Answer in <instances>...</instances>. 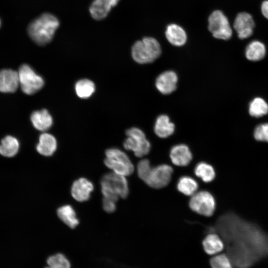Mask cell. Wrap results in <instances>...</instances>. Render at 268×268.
<instances>
[{
  "label": "cell",
  "mask_w": 268,
  "mask_h": 268,
  "mask_svg": "<svg viewBox=\"0 0 268 268\" xmlns=\"http://www.w3.org/2000/svg\"><path fill=\"white\" fill-rule=\"evenodd\" d=\"M216 228L226 242L227 256L237 268H248L268 256V236L233 214L220 217Z\"/></svg>",
  "instance_id": "6da1fadb"
},
{
  "label": "cell",
  "mask_w": 268,
  "mask_h": 268,
  "mask_svg": "<svg viewBox=\"0 0 268 268\" xmlns=\"http://www.w3.org/2000/svg\"><path fill=\"white\" fill-rule=\"evenodd\" d=\"M59 24L58 19L54 15L45 13L29 24L28 33L37 44L45 45L52 40Z\"/></svg>",
  "instance_id": "7a4b0ae2"
},
{
  "label": "cell",
  "mask_w": 268,
  "mask_h": 268,
  "mask_svg": "<svg viewBox=\"0 0 268 268\" xmlns=\"http://www.w3.org/2000/svg\"><path fill=\"white\" fill-rule=\"evenodd\" d=\"M101 186L104 198L117 201L119 198L124 199L129 195V185L126 176L113 172L103 176Z\"/></svg>",
  "instance_id": "3957f363"
},
{
  "label": "cell",
  "mask_w": 268,
  "mask_h": 268,
  "mask_svg": "<svg viewBox=\"0 0 268 268\" xmlns=\"http://www.w3.org/2000/svg\"><path fill=\"white\" fill-rule=\"evenodd\" d=\"M161 49L157 40L146 37L136 41L132 48L133 60L140 64L153 62L160 55Z\"/></svg>",
  "instance_id": "277c9868"
},
{
  "label": "cell",
  "mask_w": 268,
  "mask_h": 268,
  "mask_svg": "<svg viewBox=\"0 0 268 268\" xmlns=\"http://www.w3.org/2000/svg\"><path fill=\"white\" fill-rule=\"evenodd\" d=\"M105 165L113 172L127 176L134 171V166L127 154L121 150L112 148L106 150Z\"/></svg>",
  "instance_id": "5b68a950"
},
{
  "label": "cell",
  "mask_w": 268,
  "mask_h": 268,
  "mask_svg": "<svg viewBox=\"0 0 268 268\" xmlns=\"http://www.w3.org/2000/svg\"><path fill=\"white\" fill-rule=\"evenodd\" d=\"M126 134L127 138L123 144L126 149L132 151L138 157H142L149 152L151 144L142 130L133 127L127 130Z\"/></svg>",
  "instance_id": "8992f818"
},
{
  "label": "cell",
  "mask_w": 268,
  "mask_h": 268,
  "mask_svg": "<svg viewBox=\"0 0 268 268\" xmlns=\"http://www.w3.org/2000/svg\"><path fill=\"white\" fill-rule=\"evenodd\" d=\"M18 73L19 86L26 94L35 93L44 85L43 78L27 64L22 65L19 68Z\"/></svg>",
  "instance_id": "52a82bcc"
},
{
  "label": "cell",
  "mask_w": 268,
  "mask_h": 268,
  "mask_svg": "<svg viewBox=\"0 0 268 268\" xmlns=\"http://www.w3.org/2000/svg\"><path fill=\"white\" fill-rule=\"evenodd\" d=\"M189 205L196 213L209 217L212 215L215 211L216 202L210 193L202 190L197 192L192 196Z\"/></svg>",
  "instance_id": "ba28073f"
},
{
  "label": "cell",
  "mask_w": 268,
  "mask_h": 268,
  "mask_svg": "<svg viewBox=\"0 0 268 268\" xmlns=\"http://www.w3.org/2000/svg\"><path fill=\"white\" fill-rule=\"evenodd\" d=\"M208 29L217 39L229 40L232 31L227 17L220 10H215L209 15Z\"/></svg>",
  "instance_id": "9c48e42d"
},
{
  "label": "cell",
  "mask_w": 268,
  "mask_h": 268,
  "mask_svg": "<svg viewBox=\"0 0 268 268\" xmlns=\"http://www.w3.org/2000/svg\"><path fill=\"white\" fill-rule=\"evenodd\" d=\"M173 172V168L167 164L152 166L144 182L152 188L161 189L169 184Z\"/></svg>",
  "instance_id": "30bf717a"
},
{
  "label": "cell",
  "mask_w": 268,
  "mask_h": 268,
  "mask_svg": "<svg viewBox=\"0 0 268 268\" xmlns=\"http://www.w3.org/2000/svg\"><path fill=\"white\" fill-rule=\"evenodd\" d=\"M233 26L238 37L243 39L252 35L255 23L251 15L247 12H242L237 15Z\"/></svg>",
  "instance_id": "8fae6325"
},
{
  "label": "cell",
  "mask_w": 268,
  "mask_h": 268,
  "mask_svg": "<svg viewBox=\"0 0 268 268\" xmlns=\"http://www.w3.org/2000/svg\"><path fill=\"white\" fill-rule=\"evenodd\" d=\"M178 76L172 70L165 71L156 78L155 86L162 94L167 95L172 93L177 87Z\"/></svg>",
  "instance_id": "7c38bea8"
},
{
  "label": "cell",
  "mask_w": 268,
  "mask_h": 268,
  "mask_svg": "<svg viewBox=\"0 0 268 268\" xmlns=\"http://www.w3.org/2000/svg\"><path fill=\"white\" fill-rule=\"evenodd\" d=\"M172 162L175 165L184 167L188 165L193 159V154L189 147L185 144H178L172 147L169 154Z\"/></svg>",
  "instance_id": "4fadbf2b"
},
{
  "label": "cell",
  "mask_w": 268,
  "mask_h": 268,
  "mask_svg": "<svg viewBox=\"0 0 268 268\" xmlns=\"http://www.w3.org/2000/svg\"><path fill=\"white\" fill-rule=\"evenodd\" d=\"M19 86L18 72L11 69L0 70V91L13 93Z\"/></svg>",
  "instance_id": "5bb4252c"
},
{
  "label": "cell",
  "mask_w": 268,
  "mask_h": 268,
  "mask_svg": "<svg viewBox=\"0 0 268 268\" xmlns=\"http://www.w3.org/2000/svg\"><path fill=\"white\" fill-rule=\"evenodd\" d=\"M93 188V185L90 181L81 178L75 181L72 184L71 194L77 201H84L89 199Z\"/></svg>",
  "instance_id": "9a60e30c"
},
{
  "label": "cell",
  "mask_w": 268,
  "mask_h": 268,
  "mask_svg": "<svg viewBox=\"0 0 268 268\" xmlns=\"http://www.w3.org/2000/svg\"><path fill=\"white\" fill-rule=\"evenodd\" d=\"M120 0H94L90 5L89 11L91 16L96 20L105 18L111 8L116 6Z\"/></svg>",
  "instance_id": "2e32d148"
},
{
  "label": "cell",
  "mask_w": 268,
  "mask_h": 268,
  "mask_svg": "<svg viewBox=\"0 0 268 268\" xmlns=\"http://www.w3.org/2000/svg\"><path fill=\"white\" fill-rule=\"evenodd\" d=\"M165 35L169 42L175 46H182L185 44L187 40L185 31L176 24L168 25L165 31Z\"/></svg>",
  "instance_id": "e0dca14e"
},
{
  "label": "cell",
  "mask_w": 268,
  "mask_h": 268,
  "mask_svg": "<svg viewBox=\"0 0 268 268\" xmlns=\"http://www.w3.org/2000/svg\"><path fill=\"white\" fill-rule=\"evenodd\" d=\"M30 120L34 127L40 131L48 130L53 124V118L46 109L33 112L31 115Z\"/></svg>",
  "instance_id": "ac0fdd59"
},
{
  "label": "cell",
  "mask_w": 268,
  "mask_h": 268,
  "mask_svg": "<svg viewBox=\"0 0 268 268\" xmlns=\"http://www.w3.org/2000/svg\"><path fill=\"white\" fill-rule=\"evenodd\" d=\"M57 147V142L53 135L45 133L40 135L36 149L40 154L50 156L53 154Z\"/></svg>",
  "instance_id": "d6986e66"
},
{
  "label": "cell",
  "mask_w": 268,
  "mask_h": 268,
  "mask_svg": "<svg viewBox=\"0 0 268 268\" xmlns=\"http://www.w3.org/2000/svg\"><path fill=\"white\" fill-rule=\"evenodd\" d=\"M154 131L160 138H166L171 135L175 131V125L166 115L159 116L156 120Z\"/></svg>",
  "instance_id": "ffe728a7"
},
{
  "label": "cell",
  "mask_w": 268,
  "mask_h": 268,
  "mask_svg": "<svg viewBox=\"0 0 268 268\" xmlns=\"http://www.w3.org/2000/svg\"><path fill=\"white\" fill-rule=\"evenodd\" d=\"M204 251L208 255H214L220 252L224 247L223 240L217 234H208L202 241Z\"/></svg>",
  "instance_id": "44dd1931"
},
{
  "label": "cell",
  "mask_w": 268,
  "mask_h": 268,
  "mask_svg": "<svg viewBox=\"0 0 268 268\" xmlns=\"http://www.w3.org/2000/svg\"><path fill=\"white\" fill-rule=\"evenodd\" d=\"M19 143L15 137L7 135L2 138L0 143V154L5 157H11L18 152Z\"/></svg>",
  "instance_id": "7402d4cb"
},
{
  "label": "cell",
  "mask_w": 268,
  "mask_h": 268,
  "mask_svg": "<svg viewBox=\"0 0 268 268\" xmlns=\"http://www.w3.org/2000/svg\"><path fill=\"white\" fill-rule=\"evenodd\" d=\"M266 53L264 44L259 41H253L247 46L245 55L247 59L251 61H258L263 59Z\"/></svg>",
  "instance_id": "603a6c76"
},
{
  "label": "cell",
  "mask_w": 268,
  "mask_h": 268,
  "mask_svg": "<svg viewBox=\"0 0 268 268\" xmlns=\"http://www.w3.org/2000/svg\"><path fill=\"white\" fill-rule=\"evenodd\" d=\"M199 188L197 181L189 176L181 177L178 180L177 188L179 192L184 195L192 196L195 194Z\"/></svg>",
  "instance_id": "cb8c5ba5"
},
{
  "label": "cell",
  "mask_w": 268,
  "mask_h": 268,
  "mask_svg": "<svg viewBox=\"0 0 268 268\" xmlns=\"http://www.w3.org/2000/svg\"><path fill=\"white\" fill-rule=\"evenodd\" d=\"M60 219L71 228H75L79 223L73 208L69 205H65L57 210Z\"/></svg>",
  "instance_id": "d4e9b609"
},
{
  "label": "cell",
  "mask_w": 268,
  "mask_h": 268,
  "mask_svg": "<svg viewBox=\"0 0 268 268\" xmlns=\"http://www.w3.org/2000/svg\"><path fill=\"white\" fill-rule=\"evenodd\" d=\"M194 173L196 176L205 183L211 182L215 177L213 167L205 162H200L197 164L194 168Z\"/></svg>",
  "instance_id": "484cf974"
},
{
  "label": "cell",
  "mask_w": 268,
  "mask_h": 268,
  "mask_svg": "<svg viewBox=\"0 0 268 268\" xmlns=\"http://www.w3.org/2000/svg\"><path fill=\"white\" fill-rule=\"evenodd\" d=\"M95 84L88 79L78 80L75 85V90L77 95L82 99L88 98L94 92Z\"/></svg>",
  "instance_id": "4316f807"
},
{
  "label": "cell",
  "mask_w": 268,
  "mask_h": 268,
  "mask_svg": "<svg viewBox=\"0 0 268 268\" xmlns=\"http://www.w3.org/2000/svg\"><path fill=\"white\" fill-rule=\"evenodd\" d=\"M249 113L251 116L260 117L268 113V105L262 98H255L250 103Z\"/></svg>",
  "instance_id": "83f0119b"
},
{
  "label": "cell",
  "mask_w": 268,
  "mask_h": 268,
  "mask_svg": "<svg viewBox=\"0 0 268 268\" xmlns=\"http://www.w3.org/2000/svg\"><path fill=\"white\" fill-rule=\"evenodd\" d=\"M48 267L45 268H70L67 259L62 254L58 253L50 256L47 260Z\"/></svg>",
  "instance_id": "f1b7e54d"
},
{
  "label": "cell",
  "mask_w": 268,
  "mask_h": 268,
  "mask_svg": "<svg viewBox=\"0 0 268 268\" xmlns=\"http://www.w3.org/2000/svg\"><path fill=\"white\" fill-rule=\"evenodd\" d=\"M210 264L212 268H233L231 261L225 254L214 256L210 259Z\"/></svg>",
  "instance_id": "f546056e"
},
{
  "label": "cell",
  "mask_w": 268,
  "mask_h": 268,
  "mask_svg": "<svg viewBox=\"0 0 268 268\" xmlns=\"http://www.w3.org/2000/svg\"><path fill=\"white\" fill-rule=\"evenodd\" d=\"M151 167L149 160L147 159H143L138 162L137 165V173L138 177L143 182Z\"/></svg>",
  "instance_id": "4dcf8cb0"
},
{
  "label": "cell",
  "mask_w": 268,
  "mask_h": 268,
  "mask_svg": "<svg viewBox=\"0 0 268 268\" xmlns=\"http://www.w3.org/2000/svg\"><path fill=\"white\" fill-rule=\"evenodd\" d=\"M254 136L258 141L268 142V123L258 126L254 131Z\"/></svg>",
  "instance_id": "1f68e13d"
},
{
  "label": "cell",
  "mask_w": 268,
  "mask_h": 268,
  "mask_svg": "<svg viewBox=\"0 0 268 268\" xmlns=\"http://www.w3.org/2000/svg\"><path fill=\"white\" fill-rule=\"evenodd\" d=\"M117 201L111 199L103 198V207L105 211L107 212H113L116 210V202Z\"/></svg>",
  "instance_id": "d6a6232c"
},
{
  "label": "cell",
  "mask_w": 268,
  "mask_h": 268,
  "mask_svg": "<svg viewBox=\"0 0 268 268\" xmlns=\"http://www.w3.org/2000/svg\"><path fill=\"white\" fill-rule=\"evenodd\" d=\"M261 10L263 15L268 19V0L263 1L262 3Z\"/></svg>",
  "instance_id": "836d02e7"
},
{
  "label": "cell",
  "mask_w": 268,
  "mask_h": 268,
  "mask_svg": "<svg viewBox=\"0 0 268 268\" xmlns=\"http://www.w3.org/2000/svg\"><path fill=\"white\" fill-rule=\"evenodd\" d=\"M0 25H1V21H0Z\"/></svg>",
  "instance_id": "e575fe53"
}]
</instances>
